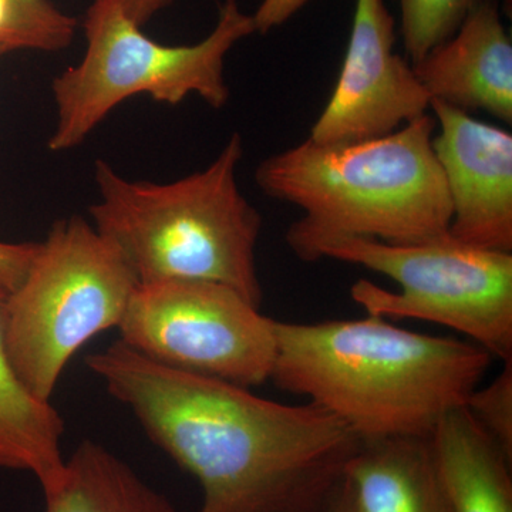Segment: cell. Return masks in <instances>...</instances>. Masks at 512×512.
<instances>
[{
  "label": "cell",
  "instance_id": "cell-13",
  "mask_svg": "<svg viewBox=\"0 0 512 512\" xmlns=\"http://www.w3.org/2000/svg\"><path fill=\"white\" fill-rule=\"evenodd\" d=\"M346 480L356 512H450L430 439L363 441Z\"/></svg>",
  "mask_w": 512,
  "mask_h": 512
},
{
  "label": "cell",
  "instance_id": "cell-4",
  "mask_svg": "<svg viewBox=\"0 0 512 512\" xmlns=\"http://www.w3.org/2000/svg\"><path fill=\"white\" fill-rule=\"evenodd\" d=\"M436 120L420 117L386 134L346 144L306 138L259 163L266 197L303 212L291 237L342 235L407 244L447 234L451 204L433 150Z\"/></svg>",
  "mask_w": 512,
  "mask_h": 512
},
{
  "label": "cell",
  "instance_id": "cell-22",
  "mask_svg": "<svg viewBox=\"0 0 512 512\" xmlns=\"http://www.w3.org/2000/svg\"><path fill=\"white\" fill-rule=\"evenodd\" d=\"M330 512H356L355 501H353L352 488L348 483V480L343 484L342 491L336 498L335 504H333L332 511Z\"/></svg>",
  "mask_w": 512,
  "mask_h": 512
},
{
  "label": "cell",
  "instance_id": "cell-2",
  "mask_svg": "<svg viewBox=\"0 0 512 512\" xmlns=\"http://www.w3.org/2000/svg\"><path fill=\"white\" fill-rule=\"evenodd\" d=\"M271 380L306 397L362 441L430 439L444 414L464 406L491 356L476 343L421 335L386 319L274 320Z\"/></svg>",
  "mask_w": 512,
  "mask_h": 512
},
{
  "label": "cell",
  "instance_id": "cell-14",
  "mask_svg": "<svg viewBox=\"0 0 512 512\" xmlns=\"http://www.w3.org/2000/svg\"><path fill=\"white\" fill-rule=\"evenodd\" d=\"M8 296L0 285V468L30 473L46 491L63 476L64 423L55 407L36 399L13 369L6 345Z\"/></svg>",
  "mask_w": 512,
  "mask_h": 512
},
{
  "label": "cell",
  "instance_id": "cell-8",
  "mask_svg": "<svg viewBox=\"0 0 512 512\" xmlns=\"http://www.w3.org/2000/svg\"><path fill=\"white\" fill-rule=\"evenodd\" d=\"M274 320L228 286L165 281L137 286L119 330L160 365L251 389L271 380Z\"/></svg>",
  "mask_w": 512,
  "mask_h": 512
},
{
  "label": "cell",
  "instance_id": "cell-1",
  "mask_svg": "<svg viewBox=\"0 0 512 512\" xmlns=\"http://www.w3.org/2000/svg\"><path fill=\"white\" fill-rule=\"evenodd\" d=\"M107 392L202 488L198 512H330L363 441L311 402L180 372L121 340L87 356Z\"/></svg>",
  "mask_w": 512,
  "mask_h": 512
},
{
  "label": "cell",
  "instance_id": "cell-12",
  "mask_svg": "<svg viewBox=\"0 0 512 512\" xmlns=\"http://www.w3.org/2000/svg\"><path fill=\"white\" fill-rule=\"evenodd\" d=\"M450 512H512L511 458L466 406L444 414L430 436Z\"/></svg>",
  "mask_w": 512,
  "mask_h": 512
},
{
  "label": "cell",
  "instance_id": "cell-3",
  "mask_svg": "<svg viewBox=\"0 0 512 512\" xmlns=\"http://www.w3.org/2000/svg\"><path fill=\"white\" fill-rule=\"evenodd\" d=\"M242 157L244 141L234 133L207 167L170 183L130 180L96 161L92 224L119 249L138 285L214 282L261 306L262 217L239 188Z\"/></svg>",
  "mask_w": 512,
  "mask_h": 512
},
{
  "label": "cell",
  "instance_id": "cell-5",
  "mask_svg": "<svg viewBox=\"0 0 512 512\" xmlns=\"http://www.w3.org/2000/svg\"><path fill=\"white\" fill-rule=\"evenodd\" d=\"M83 30L82 60L52 82L56 123L47 143L52 153L79 147L131 97L174 107L197 96L212 109L227 106L228 53L254 35L255 25L238 0H224L210 35L194 45H163L144 35L120 0H93Z\"/></svg>",
  "mask_w": 512,
  "mask_h": 512
},
{
  "label": "cell",
  "instance_id": "cell-23",
  "mask_svg": "<svg viewBox=\"0 0 512 512\" xmlns=\"http://www.w3.org/2000/svg\"><path fill=\"white\" fill-rule=\"evenodd\" d=\"M2 56H5V53H3L2 50H0V57Z\"/></svg>",
  "mask_w": 512,
  "mask_h": 512
},
{
  "label": "cell",
  "instance_id": "cell-17",
  "mask_svg": "<svg viewBox=\"0 0 512 512\" xmlns=\"http://www.w3.org/2000/svg\"><path fill=\"white\" fill-rule=\"evenodd\" d=\"M484 0H399L400 33L406 57L419 63L450 39Z\"/></svg>",
  "mask_w": 512,
  "mask_h": 512
},
{
  "label": "cell",
  "instance_id": "cell-15",
  "mask_svg": "<svg viewBox=\"0 0 512 512\" xmlns=\"http://www.w3.org/2000/svg\"><path fill=\"white\" fill-rule=\"evenodd\" d=\"M45 493V512H178L116 454L83 441Z\"/></svg>",
  "mask_w": 512,
  "mask_h": 512
},
{
  "label": "cell",
  "instance_id": "cell-9",
  "mask_svg": "<svg viewBox=\"0 0 512 512\" xmlns=\"http://www.w3.org/2000/svg\"><path fill=\"white\" fill-rule=\"evenodd\" d=\"M384 0H356L348 49L328 104L309 140L323 146L386 136L430 113V96L407 57L394 52Z\"/></svg>",
  "mask_w": 512,
  "mask_h": 512
},
{
  "label": "cell",
  "instance_id": "cell-19",
  "mask_svg": "<svg viewBox=\"0 0 512 512\" xmlns=\"http://www.w3.org/2000/svg\"><path fill=\"white\" fill-rule=\"evenodd\" d=\"M36 249L37 242L0 241V285L6 291L18 288L32 264Z\"/></svg>",
  "mask_w": 512,
  "mask_h": 512
},
{
  "label": "cell",
  "instance_id": "cell-7",
  "mask_svg": "<svg viewBox=\"0 0 512 512\" xmlns=\"http://www.w3.org/2000/svg\"><path fill=\"white\" fill-rule=\"evenodd\" d=\"M137 286L126 259L92 221L73 215L52 225L6 306L10 362L36 399L50 402L77 350L119 328Z\"/></svg>",
  "mask_w": 512,
  "mask_h": 512
},
{
  "label": "cell",
  "instance_id": "cell-6",
  "mask_svg": "<svg viewBox=\"0 0 512 512\" xmlns=\"http://www.w3.org/2000/svg\"><path fill=\"white\" fill-rule=\"evenodd\" d=\"M286 242L302 261L360 265L400 286L390 292L355 282L350 296L367 315L446 326L504 363L512 360V252L474 247L448 232L407 244L342 235H286Z\"/></svg>",
  "mask_w": 512,
  "mask_h": 512
},
{
  "label": "cell",
  "instance_id": "cell-16",
  "mask_svg": "<svg viewBox=\"0 0 512 512\" xmlns=\"http://www.w3.org/2000/svg\"><path fill=\"white\" fill-rule=\"evenodd\" d=\"M77 20L50 0H0V50L60 52L72 45Z\"/></svg>",
  "mask_w": 512,
  "mask_h": 512
},
{
  "label": "cell",
  "instance_id": "cell-11",
  "mask_svg": "<svg viewBox=\"0 0 512 512\" xmlns=\"http://www.w3.org/2000/svg\"><path fill=\"white\" fill-rule=\"evenodd\" d=\"M413 69L431 101L512 123V43L497 0H484Z\"/></svg>",
  "mask_w": 512,
  "mask_h": 512
},
{
  "label": "cell",
  "instance_id": "cell-21",
  "mask_svg": "<svg viewBox=\"0 0 512 512\" xmlns=\"http://www.w3.org/2000/svg\"><path fill=\"white\" fill-rule=\"evenodd\" d=\"M174 2L175 0H120L128 18L141 28Z\"/></svg>",
  "mask_w": 512,
  "mask_h": 512
},
{
  "label": "cell",
  "instance_id": "cell-10",
  "mask_svg": "<svg viewBox=\"0 0 512 512\" xmlns=\"http://www.w3.org/2000/svg\"><path fill=\"white\" fill-rule=\"evenodd\" d=\"M433 150L451 204L448 234L490 251L512 252V134L467 111L431 101Z\"/></svg>",
  "mask_w": 512,
  "mask_h": 512
},
{
  "label": "cell",
  "instance_id": "cell-18",
  "mask_svg": "<svg viewBox=\"0 0 512 512\" xmlns=\"http://www.w3.org/2000/svg\"><path fill=\"white\" fill-rule=\"evenodd\" d=\"M464 406L512 460V360L493 382L478 386Z\"/></svg>",
  "mask_w": 512,
  "mask_h": 512
},
{
  "label": "cell",
  "instance_id": "cell-20",
  "mask_svg": "<svg viewBox=\"0 0 512 512\" xmlns=\"http://www.w3.org/2000/svg\"><path fill=\"white\" fill-rule=\"evenodd\" d=\"M311 0H262L252 19L255 33L268 35L272 30L285 25L299 10L305 8Z\"/></svg>",
  "mask_w": 512,
  "mask_h": 512
}]
</instances>
